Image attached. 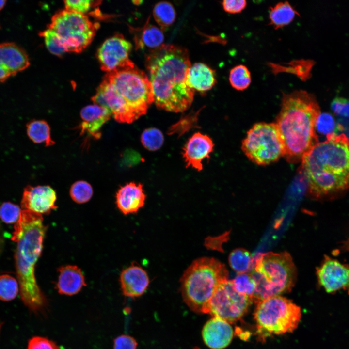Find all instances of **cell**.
I'll list each match as a JSON object with an SVG mask.
<instances>
[{
  "label": "cell",
  "mask_w": 349,
  "mask_h": 349,
  "mask_svg": "<svg viewBox=\"0 0 349 349\" xmlns=\"http://www.w3.org/2000/svg\"><path fill=\"white\" fill-rule=\"evenodd\" d=\"M149 18L142 28H131L137 49L147 48L151 51L161 46L164 42V36L162 31L157 26L149 24Z\"/></svg>",
  "instance_id": "cell-23"
},
{
  "label": "cell",
  "mask_w": 349,
  "mask_h": 349,
  "mask_svg": "<svg viewBox=\"0 0 349 349\" xmlns=\"http://www.w3.org/2000/svg\"><path fill=\"white\" fill-rule=\"evenodd\" d=\"M309 192L316 198L333 197L349 188V139L327 135L301 160Z\"/></svg>",
  "instance_id": "cell-2"
},
{
  "label": "cell",
  "mask_w": 349,
  "mask_h": 349,
  "mask_svg": "<svg viewBox=\"0 0 349 349\" xmlns=\"http://www.w3.org/2000/svg\"><path fill=\"white\" fill-rule=\"evenodd\" d=\"M296 15L297 11L287 1L279 2L270 8V23L275 29H279L290 23Z\"/></svg>",
  "instance_id": "cell-24"
},
{
  "label": "cell",
  "mask_w": 349,
  "mask_h": 349,
  "mask_svg": "<svg viewBox=\"0 0 349 349\" xmlns=\"http://www.w3.org/2000/svg\"><path fill=\"white\" fill-rule=\"evenodd\" d=\"M250 273L256 284L253 297L256 302L290 291L296 277V268L287 252L259 254Z\"/></svg>",
  "instance_id": "cell-6"
},
{
  "label": "cell",
  "mask_w": 349,
  "mask_h": 349,
  "mask_svg": "<svg viewBox=\"0 0 349 349\" xmlns=\"http://www.w3.org/2000/svg\"><path fill=\"white\" fill-rule=\"evenodd\" d=\"M319 285L328 293L346 291L349 295V265L325 255L316 269Z\"/></svg>",
  "instance_id": "cell-13"
},
{
  "label": "cell",
  "mask_w": 349,
  "mask_h": 349,
  "mask_svg": "<svg viewBox=\"0 0 349 349\" xmlns=\"http://www.w3.org/2000/svg\"><path fill=\"white\" fill-rule=\"evenodd\" d=\"M241 149L252 162L266 165L285 155V146L275 123L259 122L247 132Z\"/></svg>",
  "instance_id": "cell-10"
},
{
  "label": "cell",
  "mask_w": 349,
  "mask_h": 349,
  "mask_svg": "<svg viewBox=\"0 0 349 349\" xmlns=\"http://www.w3.org/2000/svg\"><path fill=\"white\" fill-rule=\"evenodd\" d=\"M257 333L267 337L293 331L301 318L299 306L280 295L257 302L254 314Z\"/></svg>",
  "instance_id": "cell-8"
},
{
  "label": "cell",
  "mask_w": 349,
  "mask_h": 349,
  "mask_svg": "<svg viewBox=\"0 0 349 349\" xmlns=\"http://www.w3.org/2000/svg\"><path fill=\"white\" fill-rule=\"evenodd\" d=\"M247 5V2L244 0H225L222 2L224 10L230 14L240 13Z\"/></svg>",
  "instance_id": "cell-40"
},
{
  "label": "cell",
  "mask_w": 349,
  "mask_h": 349,
  "mask_svg": "<svg viewBox=\"0 0 349 349\" xmlns=\"http://www.w3.org/2000/svg\"><path fill=\"white\" fill-rule=\"evenodd\" d=\"M334 127V121L331 114L327 113L320 114L316 124V128L319 132L327 135L332 133Z\"/></svg>",
  "instance_id": "cell-37"
},
{
  "label": "cell",
  "mask_w": 349,
  "mask_h": 349,
  "mask_svg": "<svg viewBox=\"0 0 349 349\" xmlns=\"http://www.w3.org/2000/svg\"><path fill=\"white\" fill-rule=\"evenodd\" d=\"M214 143L207 135L200 132L190 137L183 148L182 155L186 167L191 166L200 171L203 169V160L209 158L212 152Z\"/></svg>",
  "instance_id": "cell-16"
},
{
  "label": "cell",
  "mask_w": 349,
  "mask_h": 349,
  "mask_svg": "<svg viewBox=\"0 0 349 349\" xmlns=\"http://www.w3.org/2000/svg\"><path fill=\"white\" fill-rule=\"evenodd\" d=\"M29 138L35 143H44L46 146L55 144L51 137L50 128L48 123L43 120H33L26 126Z\"/></svg>",
  "instance_id": "cell-25"
},
{
  "label": "cell",
  "mask_w": 349,
  "mask_h": 349,
  "mask_svg": "<svg viewBox=\"0 0 349 349\" xmlns=\"http://www.w3.org/2000/svg\"><path fill=\"white\" fill-rule=\"evenodd\" d=\"M39 35L43 37L47 49L53 54L62 56L66 52L60 39L55 32L50 29L40 32Z\"/></svg>",
  "instance_id": "cell-33"
},
{
  "label": "cell",
  "mask_w": 349,
  "mask_h": 349,
  "mask_svg": "<svg viewBox=\"0 0 349 349\" xmlns=\"http://www.w3.org/2000/svg\"><path fill=\"white\" fill-rule=\"evenodd\" d=\"M153 16L156 22L161 28H165L173 24L176 12L173 5L167 1L157 3L153 10Z\"/></svg>",
  "instance_id": "cell-27"
},
{
  "label": "cell",
  "mask_w": 349,
  "mask_h": 349,
  "mask_svg": "<svg viewBox=\"0 0 349 349\" xmlns=\"http://www.w3.org/2000/svg\"><path fill=\"white\" fill-rule=\"evenodd\" d=\"M19 290L17 280L8 274L0 275V300L8 301L14 300Z\"/></svg>",
  "instance_id": "cell-29"
},
{
  "label": "cell",
  "mask_w": 349,
  "mask_h": 349,
  "mask_svg": "<svg viewBox=\"0 0 349 349\" xmlns=\"http://www.w3.org/2000/svg\"><path fill=\"white\" fill-rule=\"evenodd\" d=\"M6 3V0H0V10H1L5 5Z\"/></svg>",
  "instance_id": "cell-42"
},
{
  "label": "cell",
  "mask_w": 349,
  "mask_h": 349,
  "mask_svg": "<svg viewBox=\"0 0 349 349\" xmlns=\"http://www.w3.org/2000/svg\"><path fill=\"white\" fill-rule=\"evenodd\" d=\"M234 331L230 323L218 317H212L202 330L205 344L211 349H222L231 343Z\"/></svg>",
  "instance_id": "cell-17"
},
{
  "label": "cell",
  "mask_w": 349,
  "mask_h": 349,
  "mask_svg": "<svg viewBox=\"0 0 349 349\" xmlns=\"http://www.w3.org/2000/svg\"><path fill=\"white\" fill-rule=\"evenodd\" d=\"M146 195L140 183L130 182L121 186L116 194V203L124 215L137 213L145 204Z\"/></svg>",
  "instance_id": "cell-20"
},
{
  "label": "cell",
  "mask_w": 349,
  "mask_h": 349,
  "mask_svg": "<svg viewBox=\"0 0 349 349\" xmlns=\"http://www.w3.org/2000/svg\"><path fill=\"white\" fill-rule=\"evenodd\" d=\"M131 48V43L122 34H116L106 39L97 53L101 69L109 73L132 64L129 58Z\"/></svg>",
  "instance_id": "cell-12"
},
{
  "label": "cell",
  "mask_w": 349,
  "mask_h": 349,
  "mask_svg": "<svg viewBox=\"0 0 349 349\" xmlns=\"http://www.w3.org/2000/svg\"><path fill=\"white\" fill-rule=\"evenodd\" d=\"M334 112L339 115L349 117V101L343 98H336L331 104Z\"/></svg>",
  "instance_id": "cell-41"
},
{
  "label": "cell",
  "mask_w": 349,
  "mask_h": 349,
  "mask_svg": "<svg viewBox=\"0 0 349 349\" xmlns=\"http://www.w3.org/2000/svg\"><path fill=\"white\" fill-rule=\"evenodd\" d=\"M232 281L238 292L251 298L253 300L256 284L250 272L238 273Z\"/></svg>",
  "instance_id": "cell-30"
},
{
  "label": "cell",
  "mask_w": 349,
  "mask_h": 349,
  "mask_svg": "<svg viewBox=\"0 0 349 349\" xmlns=\"http://www.w3.org/2000/svg\"><path fill=\"white\" fill-rule=\"evenodd\" d=\"M65 9L88 16L92 9L98 6L101 1L91 0H67L63 1Z\"/></svg>",
  "instance_id": "cell-34"
},
{
  "label": "cell",
  "mask_w": 349,
  "mask_h": 349,
  "mask_svg": "<svg viewBox=\"0 0 349 349\" xmlns=\"http://www.w3.org/2000/svg\"><path fill=\"white\" fill-rule=\"evenodd\" d=\"M120 282L123 295L135 298L141 296L145 292L150 280L147 273L142 267L133 264L122 270Z\"/></svg>",
  "instance_id": "cell-18"
},
{
  "label": "cell",
  "mask_w": 349,
  "mask_h": 349,
  "mask_svg": "<svg viewBox=\"0 0 349 349\" xmlns=\"http://www.w3.org/2000/svg\"><path fill=\"white\" fill-rule=\"evenodd\" d=\"M224 264L211 257L197 259L187 268L180 279L184 301L193 311L207 314L209 302L218 286L228 280Z\"/></svg>",
  "instance_id": "cell-5"
},
{
  "label": "cell",
  "mask_w": 349,
  "mask_h": 349,
  "mask_svg": "<svg viewBox=\"0 0 349 349\" xmlns=\"http://www.w3.org/2000/svg\"><path fill=\"white\" fill-rule=\"evenodd\" d=\"M187 82L193 90L201 92L207 91L216 82L215 71L205 63H195L189 69Z\"/></svg>",
  "instance_id": "cell-22"
},
{
  "label": "cell",
  "mask_w": 349,
  "mask_h": 349,
  "mask_svg": "<svg viewBox=\"0 0 349 349\" xmlns=\"http://www.w3.org/2000/svg\"><path fill=\"white\" fill-rule=\"evenodd\" d=\"M138 343L132 337L121 335L114 340L113 349H137Z\"/></svg>",
  "instance_id": "cell-39"
},
{
  "label": "cell",
  "mask_w": 349,
  "mask_h": 349,
  "mask_svg": "<svg viewBox=\"0 0 349 349\" xmlns=\"http://www.w3.org/2000/svg\"><path fill=\"white\" fill-rule=\"evenodd\" d=\"M56 199V191L49 186H27L24 189L21 206L22 210L47 214L57 208Z\"/></svg>",
  "instance_id": "cell-14"
},
{
  "label": "cell",
  "mask_w": 349,
  "mask_h": 349,
  "mask_svg": "<svg viewBox=\"0 0 349 349\" xmlns=\"http://www.w3.org/2000/svg\"></svg>",
  "instance_id": "cell-44"
},
{
  "label": "cell",
  "mask_w": 349,
  "mask_h": 349,
  "mask_svg": "<svg viewBox=\"0 0 349 349\" xmlns=\"http://www.w3.org/2000/svg\"><path fill=\"white\" fill-rule=\"evenodd\" d=\"M229 80L234 89L243 91L246 89L251 82L250 72L244 65H236L230 70Z\"/></svg>",
  "instance_id": "cell-28"
},
{
  "label": "cell",
  "mask_w": 349,
  "mask_h": 349,
  "mask_svg": "<svg viewBox=\"0 0 349 349\" xmlns=\"http://www.w3.org/2000/svg\"><path fill=\"white\" fill-rule=\"evenodd\" d=\"M145 65L152 87L154 102L158 108L181 112L190 107L194 90L187 82L191 64L186 48L162 45L149 51Z\"/></svg>",
  "instance_id": "cell-1"
},
{
  "label": "cell",
  "mask_w": 349,
  "mask_h": 349,
  "mask_svg": "<svg viewBox=\"0 0 349 349\" xmlns=\"http://www.w3.org/2000/svg\"><path fill=\"white\" fill-rule=\"evenodd\" d=\"M228 261L231 268L238 273L250 272L253 267L254 258L252 255L242 248L232 251Z\"/></svg>",
  "instance_id": "cell-26"
},
{
  "label": "cell",
  "mask_w": 349,
  "mask_h": 349,
  "mask_svg": "<svg viewBox=\"0 0 349 349\" xmlns=\"http://www.w3.org/2000/svg\"><path fill=\"white\" fill-rule=\"evenodd\" d=\"M27 349H60L57 345L48 338L34 336L28 343Z\"/></svg>",
  "instance_id": "cell-38"
},
{
  "label": "cell",
  "mask_w": 349,
  "mask_h": 349,
  "mask_svg": "<svg viewBox=\"0 0 349 349\" xmlns=\"http://www.w3.org/2000/svg\"><path fill=\"white\" fill-rule=\"evenodd\" d=\"M93 190L87 182L79 180L74 183L70 189V195L77 203L83 204L89 201L92 198Z\"/></svg>",
  "instance_id": "cell-32"
},
{
  "label": "cell",
  "mask_w": 349,
  "mask_h": 349,
  "mask_svg": "<svg viewBox=\"0 0 349 349\" xmlns=\"http://www.w3.org/2000/svg\"><path fill=\"white\" fill-rule=\"evenodd\" d=\"M82 122L79 125L81 134L97 139L100 138V129L112 116L111 112L105 107L96 104L83 107L80 112Z\"/></svg>",
  "instance_id": "cell-19"
},
{
  "label": "cell",
  "mask_w": 349,
  "mask_h": 349,
  "mask_svg": "<svg viewBox=\"0 0 349 349\" xmlns=\"http://www.w3.org/2000/svg\"><path fill=\"white\" fill-rule=\"evenodd\" d=\"M104 78L114 87L127 110L130 123L146 114L154 102L149 78L134 63L107 73Z\"/></svg>",
  "instance_id": "cell-7"
},
{
  "label": "cell",
  "mask_w": 349,
  "mask_h": 349,
  "mask_svg": "<svg viewBox=\"0 0 349 349\" xmlns=\"http://www.w3.org/2000/svg\"></svg>",
  "instance_id": "cell-43"
},
{
  "label": "cell",
  "mask_w": 349,
  "mask_h": 349,
  "mask_svg": "<svg viewBox=\"0 0 349 349\" xmlns=\"http://www.w3.org/2000/svg\"><path fill=\"white\" fill-rule=\"evenodd\" d=\"M198 113L196 112L193 114H189L182 117L176 123L171 126L169 129L168 133L170 134H177L180 136L194 127L197 124Z\"/></svg>",
  "instance_id": "cell-36"
},
{
  "label": "cell",
  "mask_w": 349,
  "mask_h": 349,
  "mask_svg": "<svg viewBox=\"0 0 349 349\" xmlns=\"http://www.w3.org/2000/svg\"><path fill=\"white\" fill-rule=\"evenodd\" d=\"M320 113L313 94L302 90L283 94L275 124L285 146L284 157L288 162H301L318 143L316 124Z\"/></svg>",
  "instance_id": "cell-3"
},
{
  "label": "cell",
  "mask_w": 349,
  "mask_h": 349,
  "mask_svg": "<svg viewBox=\"0 0 349 349\" xmlns=\"http://www.w3.org/2000/svg\"><path fill=\"white\" fill-rule=\"evenodd\" d=\"M22 210L18 205L10 202H5L0 206V218L7 224L16 222Z\"/></svg>",
  "instance_id": "cell-35"
},
{
  "label": "cell",
  "mask_w": 349,
  "mask_h": 349,
  "mask_svg": "<svg viewBox=\"0 0 349 349\" xmlns=\"http://www.w3.org/2000/svg\"><path fill=\"white\" fill-rule=\"evenodd\" d=\"M99 27L87 15L64 9L54 15L48 28L55 32L66 52L79 53L92 42Z\"/></svg>",
  "instance_id": "cell-9"
},
{
  "label": "cell",
  "mask_w": 349,
  "mask_h": 349,
  "mask_svg": "<svg viewBox=\"0 0 349 349\" xmlns=\"http://www.w3.org/2000/svg\"><path fill=\"white\" fill-rule=\"evenodd\" d=\"M56 288L60 294L71 296L78 293L86 286L84 275L75 265H65L58 268Z\"/></svg>",
  "instance_id": "cell-21"
},
{
  "label": "cell",
  "mask_w": 349,
  "mask_h": 349,
  "mask_svg": "<svg viewBox=\"0 0 349 349\" xmlns=\"http://www.w3.org/2000/svg\"><path fill=\"white\" fill-rule=\"evenodd\" d=\"M47 229L42 215L22 210L12 237V240L16 243L15 259L20 295L24 304L34 311L41 310L46 302L34 271Z\"/></svg>",
  "instance_id": "cell-4"
},
{
  "label": "cell",
  "mask_w": 349,
  "mask_h": 349,
  "mask_svg": "<svg viewBox=\"0 0 349 349\" xmlns=\"http://www.w3.org/2000/svg\"><path fill=\"white\" fill-rule=\"evenodd\" d=\"M30 64L29 57L22 48L14 43L0 44V83Z\"/></svg>",
  "instance_id": "cell-15"
},
{
  "label": "cell",
  "mask_w": 349,
  "mask_h": 349,
  "mask_svg": "<svg viewBox=\"0 0 349 349\" xmlns=\"http://www.w3.org/2000/svg\"><path fill=\"white\" fill-rule=\"evenodd\" d=\"M141 141L145 148L149 151H155L162 146L164 136L161 131L158 128H149L142 133Z\"/></svg>",
  "instance_id": "cell-31"
},
{
  "label": "cell",
  "mask_w": 349,
  "mask_h": 349,
  "mask_svg": "<svg viewBox=\"0 0 349 349\" xmlns=\"http://www.w3.org/2000/svg\"><path fill=\"white\" fill-rule=\"evenodd\" d=\"M252 301L251 298L238 292L232 281L227 280L222 282L214 292L207 314L233 323L244 316Z\"/></svg>",
  "instance_id": "cell-11"
}]
</instances>
